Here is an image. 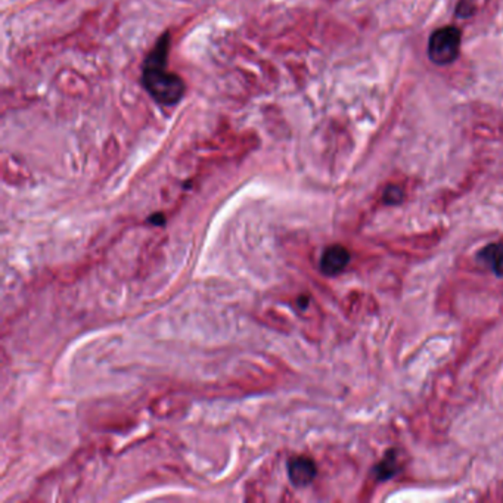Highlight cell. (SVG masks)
Returning <instances> with one entry per match:
<instances>
[{"instance_id":"obj_1","label":"cell","mask_w":503,"mask_h":503,"mask_svg":"<svg viewBox=\"0 0 503 503\" xmlns=\"http://www.w3.org/2000/svg\"><path fill=\"white\" fill-rule=\"evenodd\" d=\"M170 37L164 35L144 64L142 82L149 95L161 105H175L185 95V82L182 77L167 67Z\"/></svg>"},{"instance_id":"obj_2","label":"cell","mask_w":503,"mask_h":503,"mask_svg":"<svg viewBox=\"0 0 503 503\" xmlns=\"http://www.w3.org/2000/svg\"><path fill=\"white\" fill-rule=\"evenodd\" d=\"M461 31L454 27L435 30L428 42V56L435 66H449L461 52Z\"/></svg>"},{"instance_id":"obj_3","label":"cell","mask_w":503,"mask_h":503,"mask_svg":"<svg viewBox=\"0 0 503 503\" xmlns=\"http://www.w3.org/2000/svg\"><path fill=\"white\" fill-rule=\"evenodd\" d=\"M54 85L59 93L68 98L86 99L92 95L90 82L74 68H61L54 77Z\"/></svg>"},{"instance_id":"obj_4","label":"cell","mask_w":503,"mask_h":503,"mask_svg":"<svg viewBox=\"0 0 503 503\" xmlns=\"http://www.w3.org/2000/svg\"><path fill=\"white\" fill-rule=\"evenodd\" d=\"M350 261V253L342 245L328 247L321 259V271L326 276H337L345 271Z\"/></svg>"},{"instance_id":"obj_5","label":"cell","mask_w":503,"mask_h":503,"mask_svg":"<svg viewBox=\"0 0 503 503\" xmlns=\"http://www.w3.org/2000/svg\"><path fill=\"white\" fill-rule=\"evenodd\" d=\"M318 469L310 458L306 456H297L288 462V477L291 483L297 487H306L314 478H316Z\"/></svg>"},{"instance_id":"obj_6","label":"cell","mask_w":503,"mask_h":503,"mask_svg":"<svg viewBox=\"0 0 503 503\" xmlns=\"http://www.w3.org/2000/svg\"><path fill=\"white\" fill-rule=\"evenodd\" d=\"M480 260L497 276H503V244H490L480 253Z\"/></svg>"},{"instance_id":"obj_7","label":"cell","mask_w":503,"mask_h":503,"mask_svg":"<svg viewBox=\"0 0 503 503\" xmlns=\"http://www.w3.org/2000/svg\"><path fill=\"white\" fill-rule=\"evenodd\" d=\"M396 469H397V464H396L395 456L387 454V458L378 466H376V476H378L380 480H387L391 476H395Z\"/></svg>"},{"instance_id":"obj_8","label":"cell","mask_w":503,"mask_h":503,"mask_svg":"<svg viewBox=\"0 0 503 503\" xmlns=\"http://www.w3.org/2000/svg\"><path fill=\"white\" fill-rule=\"evenodd\" d=\"M403 191L399 186H388L384 192V201L390 206H395V204H400L403 201Z\"/></svg>"}]
</instances>
